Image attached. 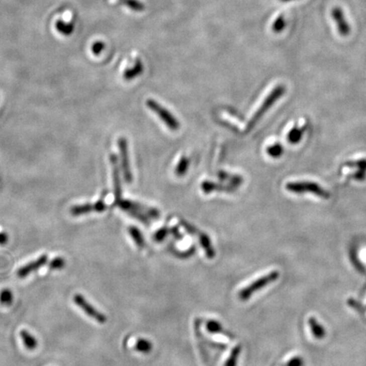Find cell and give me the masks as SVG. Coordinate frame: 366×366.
<instances>
[{
  "mask_svg": "<svg viewBox=\"0 0 366 366\" xmlns=\"http://www.w3.org/2000/svg\"><path fill=\"white\" fill-rule=\"evenodd\" d=\"M286 92L285 86L283 85L276 86L273 91L267 96L266 99L264 100V102L260 105V107L258 108V111L253 115V117L251 119L250 121L248 122V129H251L252 127H254V125L258 122L260 118H261L264 113H266L272 105H274L277 100H279Z\"/></svg>",
  "mask_w": 366,
  "mask_h": 366,
  "instance_id": "6da1fadb",
  "label": "cell"
},
{
  "mask_svg": "<svg viewBox=\"0 0 366 366\" xmlns=\"http://www.w3.org/2000/svg\"><path fill=\"white\" fill-rule=\"evenodd\" d=\"M286 189L289 192L294 194H304L309 193L319 196L320 198L327 200L330 197L329 193L322 189L321 187L315 182L311 181H297V182H289L286 185Z\"/></svg>",
  "mask_w": 366,
  "mask_h": 366,
  "instance_id": "7a4b0ae2",
  "label": "cell"
},
{
  "mask_svg": "<svg viewBox=\"0 0 366 366\" xmlns=\"http://www.w3.org/2000/svg\"><path fill=\"white\" fill-rule=\"evenodd\" d=\"M278 277H279V272L278 270H274V271L269 272L265 276H263L258 280L254 281L253 283L249 284V286H248L247 288H243L241 290L239 295H238L240 299L242 301L248 300L256 291L260 290L261 288L266 287L269 283H273L278 279Z\"/></svg>",
  "mask_w": 366,
  "mask_h": 366,
  "instance_id": "3957f363",
  "label": "cell"
},
{
  "mask_svg": "<svg viewBox=\"0 0 366 366\" xmlns=\"http://www.w3.org/2000/svg\"><path fill=\"white\" fill-rule=\"evenodd\" d=\"M146 105L148 108L150 109L151 111L159 116V118L171 131H177L180 128V123L177 119H175L170 111H167L166 109L159 105V103L156 102L155 100H148L146 102Z\"/></svg>",
  "mask_w": 366,
  "mask_h": 366,
  "instance_id": "277c9868",
  "label": "cell"
},
{
  "mask_svg": "<svg viewBox=\"0 0 366 366\" xmlns=\"http://www.w3.org/2000/svg\"><path fill=\"white\" fill-rule=\"evenodd\" d=\"M73 302L78 306L81 310H83L84 313L86 315H88L89 317H91L93 320H96L97 322L100 324H105L107 321V317L105 314L100 312V310H98L96 308L94 307L90 303H89L85 297L82 296L81 294H75L73 297Z\"/></svg>",
  "mask_w": 366,
  "mask_h": 366,
  "instance_id": "5b68a950",
  "label": "cell"
},
{
  "mask_svg": "<svg viewBox=\"0 0 366 366\" xmlns=\"http://www.w3.org/2000/svg\"><path fill=\"white\" fill-rule=\"evenodd\" d=\"M119 148L121 158V168L124 175V179L127 182H132V174L130 166L129 153H128V146L127 142L125 138L121 137L118 141Z\"/></svg>",
  "mask_w": 366,
  "mask_h": 366,
  "instance_id": "8992f818",
  "label": "cell"
},
{
  "mask_svg": "<svg viewBox=\"0 0 366 366\" xmlns=\"http://www.w3.org/2000/svg\"><path fill=\"white\" fill-rule=\"evenodd\" d=\"M106 210V205L104 202V198L94 205L86 204L82 205H75L70 209V213L74 216H82L91 212H103Z\"/></svg>",
  "mask_w": 366,
  "mask_h": 366,
  "instance_id": "52a82bcc",
  "label": "cell"
},
{
  "mask_svg": "<svg viewBox=\"0 0 366 366\" xmlns=\"http://www.w3.org/2000/svg\"><path fill=\"white\" fill-rule=\"evenodd\" d=\"M48 259H49V257L46 254L41 255L34 261L30 262L28 264H25L24 266L20 268L17 271V276L21 278H26L28 274L38 270V269H40L41 267H43L48 262Z\"/></svg>",
  "mask_w": 366,
  "mask_h": 366,
  "instance_id": "ba28073f",
  "label": "cell"
},
{
  "mask_svg": "<svg viewBox=\"0 0 366 366\" xmlns=\"http://www.w3.org/2000/svg\"><path fill=\"white\" fill-rule=\"evenodd\" d=\"M111 165H112V171H113L114 181V193H115V204L120 202L121 199V178H120V171H119L118 163H117V157L115 154H111Z\"/></svg>",
  "mask_w": 366,
  "mask_h": 366,
  "instance_id": "9c48e42d",
  "label": "cell"
},
{
  "mask_svg": "<svg viewBox=\"0 0 366 366\" xmlns=\"http://www.w3.org/2000/svg\"><path fill=\"white\" fill-rule=\"evenodd\" d=\"M332 17H333L335 22L337 23V29H338L340 34L343 36V37L348 35L350 33L349 26H348L344 17H343L342 10L339 8L333 9Z\"/></svg>",
  "mask_w": 366,
  "mask_h": 366,
  "instance_id": "30bf717a",
  "label": "cell"
},
{
  "mask_svg": "<svg viewBox=\"0 0 366 366\" xmlns=\"http://www.w3.org/2000/svg\"><path fill=\"white\" fill-rule=\"evenodd\" d=\"M201 189L203 192H205V194H210L213 192H226V193H232L234 192V189L232 187L226 186V185H221V184H217V183L211 182V181H205L201 185Z\"/></svg>",
  "mask_w": 366,
  "mask_h": 366,
  "instance_id": "8fae6325",
  "label": "cell"
},
{
  "mask_svg": "<svg viewBox=\"0 0 366 366\" xmlns=\"http://www.w3.org/2000/svg\"><path fill=\"white\" fill-rule=\"evenodd\" d=\"M25 347L28 350H34L38 347V340L27 330H22L20 332Z\"/></svg>",
  "mask_w": 366,
  "mask_h": 366,
  "instance_id": "7c38bea8",
  "label": "cell"
},
{
  "mask_svg": "<svg viewBox=\"0 0 366 366\" xmlns=\"http://www.w3.org/2000/svg\"><path fill=\"white\" fill-rule=\"evenodd\" d=\"M143 65L140 60H137V62L135 63L133 67L126 70L124 73V78L127 81L132 80V79L137 77L143 72Z\"/></svg>",
  "mask_w": 366,
  "mask_h": 366,
  "instance_id": "4fadbf2b",
  "label": "cell"
},
{
  "mask_svg": "<svg viewBox=\"0 0 366 366\" xmlns=\"http://www.w3.org/2000/svg\"><path fill=\"white\" fill-rule=\"evenodd\" d=\"M309 324H310V329L312 331V333L316 338H322L325 336V329L323 326H321L317 320H315V318L311 317L310 318L309 320Z\"/></svg>",
  "mask_w": 366,
  "mask_h": 366,
  "instance_id": "5bb4252c",
  "label": "cell"
},
{
  "mask_svg": "<svg viewBox=\"0 0 366 366\" xmlns=\"http://www.w3.org/2000/svg\"><path fill=\"white\" fill-rule=\"evenodd\" d=\"M128 232H129L131 237L136 243V245L138 248H143L144 247V239H143V235L139 231V229L135 227V226H130Z\"/></svg>",
  "mask_w": 366,
  "mask_h": 366,
  "instance_id": "9a60e30c",
  "label": "cell"
},
{
  "mask_svg": "<svg viewBox=\"0 0 366 366\" xmlns=\"http://www.w3.org/2000/svg\"><path fill=\"white\" fill-rule=\"evenodd\" d=\"M304 128H299V127H294L289 132L288 135V140L289 143L292 144H296L301 140L303 137V133H304Z\"/></svg>",
  "mask_w": 366,
  "mask_h": 366,
  "instance_id": "2e32d148",
  "label": "cell"
},
{
  "mask_svg": "<svg viewBox=\"0 0 366 366\" xmlns=\"http://www.w3.org/2000/svg\"><path fill=\"white\" fill-rule=\"evenodd\" d=\"M135 349L141 353H148L152 349V343L145 338L138 339L135 344Z\"/></svg>",
  "mask_w": 366,
  "mask_h": 366,
  "instance_id": "e0dca14e",
  "label": "cell"
},
{
  "mask_svg": "<svg viewBox=\"0 0 366 366\" xmlns=\"http://www.w3.org/2000/svg\"><path fill=\"white\" fill-rule=\"evenodd\" d=\"M55 26H56V29L58 30V32L63 34V35H70L74 31V27H73L72 24L65 23V22H61V21L57 22Z\"/></svg>",
  "mask_w": 366,
  "mask_h": 366,
  "instance_id": "ac0fdd59",
  "label": "cell"
},
{
  "mask_svg": "<svg viewBox=\"0 0 366 366\" xmlns=\"http://www.w3.org/2000/svg\"><path fill=\"white\" fill-rule=\"evenodd\" d=\"M12 302H13V294L10 289L5 288L0 292V304L6 306H10Z\"/></svg>",
  "mask_w": 366,
  "mask_h": 366,
  "instance_id": "d6986e66",
  "label": "cell"
},
{
  "mask_svg": "<svg viewBox=\"0 0 366 366\" xmlns=\"http://www.w3.org/2000/svg\"><path fill=\"white\" fill-rule=\"evenodd\" d=\"M189 166V160L186 157H182L175 168V174L178 176L185 175Z\"/></svg>",
  "mask_w": 366,
  "mask_h": 366,
  "instance_id": "ffe728a7",
  "label": "cell"
},
{
  "mask_svg": "<svg viewBox=\"0 0 366 366\" xmlns=\"http://www.w3.org/2000/svg\"><path fill=\"white\" fill-rule=\"evenodd\" d=\"M283 152L284 150H283V146L281 145L280 143H276L274 145L269 146V148H267V153L272 158H279L282 156Z\"/></svg>",
  "mask_w": 366,
  "mask_h": 366,
  "instance_id": "44dd1931",
  "label": "cell"
},
{
  "mask_svg": "<svg viewBox=\"0 0 366 366\" xmlns=\"http://www.w3.org/2000/svg\"><path fill=\"white\" fill-rule=\"evenodd\" d=\"M121 3L127 6L128 8L131 9L132 11H142L144 10V6L143 4L139 2L138 0H120Z\"/></svg>",
  "mask_w": 366,
  "mask_h": 366,
  "instance_id": "7402d4cb",
  "label": "cell"
},
{
  "mask_svg": "<svg viewBox=\"0 0 366 366\" xmlns=\"http://www.w3.org/2000/svg\"><path fill=\"white\" fill-rule=\"evenodd\" d=\"M65 265V258H62V257L54 258V259H52L51 261L49 262V269H52V270L63 269Z\"/></svg>",
  "mask_w": 366,
  "mask_h": 366,
  "instance_id": "603a6c76",
  "label": "cell"
},
{
  "mask_svg": "<svg viewBox=\"0 0 366 366\" xmlns=\"http://www.w3.org/2000/svg\"><path fill=\"white\" fill-rule=\"evenodd\" d=\"M220 178L224 180H227L229 182L234 184V185H240L242 183V179L237 175H230L226 173H220Z\"/></svg>",
  "mask_w": 366,
  "mask_h": 366,
  "instance_id": "cb8c5ba5",
  "label": "cell"
},
{
  "mask_svg": "<svg viewBox=\"0 0 366 366\" xmlns=\"http://www.w3.org/2000/svg\"><path fill=\"white\" fill-rule=\"evenodd\" d=\"M105 48V43L99 41V42H95V43L93 44V46H92V51H93V53H94L95 55H99L101 52L104 51Z\"/></svg>",
  "mask_w": 366,
  "mask_h": 366,
  "instance_id": "d4e9b609",
  "label": "cell"
},
{
  "mask_svg": "<svg viewBox=\"0 0 366 366\" xmlns=\"http://www.w3.org/2000/svg\"><path fill=\"white\" fill-rule=\"evenodd\" d=\"M238 353H239V349L238 348L234 349V351H233V357H232V359H228V361L226 362V366H236V363H237V359L236 358H237Z\"/></svg>",
  "mask_w": 366,
  "mask_h": 366,
  "instance_id": "484cf974",
  "label": "cell"
},
{
  "mask_svg": "<svg viewBox=\"0 0 366 366\" xmlns=\"http://www.w3.org/2000/svg\"><path fill=\"white\" fill-rule=\"evenodd\" d=\"M286 366H304V360L301 358H294L289 361Z\"/></svg>",
  "mask_w": 366,
  "mask_h": 366,
  "instance_id": "4316f807",
  "label": "cell"
},
{
  "mask_svg": "<svg viewBox=\"0 0 366 366\" xmlns=\"http://www.w3.org/2000/svg\"><path fill=\"white\" fill-rule=\"evenodd\" d=\"M285 26V22L282 18L278 19L274 25V30L276 32H280L281 30H283Z\"/></svg>",
  "mask_w": 366,
  "mask_h": 366,
  "instance_id": "83f0119b",
  "label": "cell"
},
{
  "mask_svg": "<svg viewBox=\"0 0 366 366\" xmlns=\"http://www.w3.org/2000/svg\"><path fill=\"white\" fill-rule=\"evenodd\" d=\"M8 234H6L5 232H0V245L6 244L8 242Z\"/></svg>",
  "mask_w": 366,
  "mask_h": 366,
  "instance_id": "f1b7e54d",
  "label": "cell"
},
{
  "mask_svg": "<svg viewBox=\"0 0 366 366\" xmlns=\"http://www.w3.org/2000/svg\"><path fill=\"white\" fill-rule=\"evenodd\" d=\"M166 234V231L165 230H159V232H157L156 234L154 235V238L155 240H161L164 238V236Z\"/></svg>",
  "mask_w": 366,
  "mask_h": 366,
  "instance_id": "f546056e",
  "label": "cell"
}]
</instances>
